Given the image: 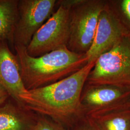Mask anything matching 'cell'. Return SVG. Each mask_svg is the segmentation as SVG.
Here are the masks:
<instances>
[{
    "label": "cell",
    "mask_w": 130,
    "mask_h": 130,
    "mask_svg": "<svg viewBox=\"0 0 130 130\" xmlns=\"http://www.w3.org/2000/svg\"><path fill=\"white\" fill-rule=\"evenodd\" d=\"M95 61L88 63L74 73L54 84L27 90L19 96V105L56 121L84 116L81 96Z\"/></svg>",
    "instance_id": "cell-1"
},
{
    "label": "cell",
    "mask_w": 130,
    "mask_h": 130,
    "mask_svg": "<svg viewBox=\"0 0 130 130\" xmlns=\"http://www.w3.org/2000/svg\"><path fill=\"white\" fill-rule=\"evenodd\" d=\"M24 86L27 90L54 84L74 73L88 63L86 54L64 47L39 57H32L26 47L14 45Z\"/></svg>",
    "instance_id": "cell-2"
},
{
    "label": "cell",
    "mask_w": 130,
    "mask_h": 130,
    "mask_svg": "<svg viewBox=\"0 0 130 130\" xmlns=\"http://www.w3.org/2000/svg\"><path fill=\"white\" fill-rule=\"evenodd\" d=\"M86 84L130 88V34L124 35L110 50L98 58Z\"/></svg>",
    "instance_id": "cell-3"
},
{
    "label": "cell",
    "mask_w": 130,
    "mask_h": 130,
    "mask_svg": "<svg viewBox=\"0 0 130 130\" xmlns=\"http://www.w3.org/2000/svg\"><path fill=\"white\" fill-rule=\"evenodd\" d=\"M105 0H79L70 9V39L68 48L86 54L91 46Z\"/></svg>",
    "instance_id": "cell-4"
},
{
    "label": "cell",
    "mask_w": 130,
    "mask_h": 130,
    "mask_svg": "<svg viewBox=\"0 0 130 130\" xmlns=\"http://www.w3.org/2000/svg\"><path fill=\"white\" fill-rule=\"evenodd\" d=\"M70 9L59 7L33 36L26 47L28 54L39 57L64 47L70 39Z\"/></svg>",
    "instance_id": "cell-5"
},
{
    "label": "cell",
    "mask_w": 130,
    "mask_h": 130,
    "mask_svg": "<svg viewBox=\"0 0 130 130\" xmlns=\"http://www.w3.org/2000/svg\"><path fill=\"white\" fill-rule=\"evenodd\" d=\"M56 4V0H19L13 45L28 46L34 34L50 18Z\"/></svg>",
    "instance_id": "cell-6"
},
{
    "label": "cell",
    "mask_w": 130,
    "mask_h": 130,
    "mask_svg": "<svg viewBox=\"0 0 130 130\" xmlns=\"http://www.w3.org/2000/svg\"><path fill=\"white\" fill-rule=\"evenodd\" d=\"M81 104L84 116L130 107V88L110 84H87L82 93Z\"/></svg>",
    "instance_id": "cell-7"
},
{
    "label": "cell",
    "mask_w": 130,
    "mask_h": 130,
    "mask_svg": "<svg viewBox=\"0 0 130 130\" xmlns=\"http://www.w3.org/2000/svg\"><path fill=\"white\" fill-rule=\"evenodd\" d=\"M128 34L107 4L100 14L92 44L86 53L88 63L110 50L121 38Z\"/></svg>",
    "instance_id": "cell-8"
},
{
    "label": "cell",
    "mask_w": 130,
    "mask_h": 130,
    "mask_svg": "<svg viewBox=\"0 0 130 130\" xmlns=\"http://www.w3.org/2000/svg\"><path fill=\"white\" fill-rule=\"evenodd\" d=\"M0 86L19 105V96L27 91L17 56L11 51L6 41H0Z\"/></svg>",
    "instance_id": "cell-9"
},
{
    "label": "cell",
    "mask_w": 130,
    "mask_h": 130,
    "mask_svg": "<svg viewBox=\"0 0 130 130\" xmlns=\"http://www.w3.org/2000/svg\"><path fill=\"white\" fill-rule=\"evenodd\" d=\"M84 116L97 130H130V107L90 113Z\"/></svg>",
    "instance_id": "cell-10"
},
{
    "label": "cell",
    "mask_w": 130,
    "mask_h": 130,
    "mask_svg": "<svg viewBox=\"0 0 130 130\" xmlns=\"http://www.w3.org/2000/svg\"><path fill=\"white\" fill-rule=\"evenodd\" d=\"M19 107L12 103L0 106V130H33L35 124Z\"/></svg>",
    "instance_id": "cell-11"
},
{
    "label": "cell",
    "mask_w": 130,
    "mask_h": 130,
    "mask_svg": "<svg viewBox=\"0 0 130 130\" xmlns=\"http://www.w3.org/2000/svg\"><path fill=\"white\" fill-rule=\"evenodd\" d=\"M18 4L19 0H0V41L13 45L19 19Z\"/></svg>",
    "instance_id": "cell-12"
},
{
    "label": "cell",
    "mask_w": 130,
    "mask_h": 130,
    "mask_svg": "<svg viewBox=\"0 0 130 130\" xmlns=\"http://www.w3.org/2000/svg\"><path fill=\"white\" fill-rule=\"evenodd\" d=\"M107 4L130 35V0H107Z\"/></svg>",
    "instance_id": "cell-13"
},
{
    "label": "cell",
    "mask_w": 130,
    "mask_h": 130,
    "mask_svg": "<svg viewBox=\"0 0 130 130\" xmlns=\"http://www.w3.org/2000/svg\"><path fill=\"white\" fill-rule=\"evenodd\" d=\"M33 130H66L61 126L52 122L46 119H41L35 123Z\"/></svg>",
    "instance_id": "cell-14"
},
{
    "label": "cell",
    "mask_w": 130,
    "mask_h": 130,
    "mask_svg": "<svg viewBox=\"0 0 130 130\" xmlns=\"http://www.w3.org/2000/svg\"><path fill=\"white\" fill-rule=\"evenodd\" d=\"M85 118V117H84ZM74 130H97L85 118L83 123L77 126Z\"/></svg>",
    "instance_id": "cell-15"
},
{
    "label": "cell",
    "mask_w": 130,
    "mask_h": 130,
    "mask_svg": "<svg viewBox=\"0 0 130 130\" xmlns=\"http://www.w3.org/2000/svg\"><path fill=\"white\" fill-rule=\"evenodd\" d=\"M9 97L8 93L0 86V106L6 102V100Z\"/></svg>",
    "instance_id": "cell-16"
}]
</instances>
